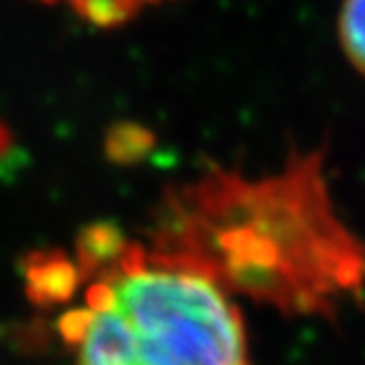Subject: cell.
Listing matches in <instances>:
<instances>
[{"label": "cell", "instance_id": "cell-1", "mask_svg": "<svg viewBox=\"0 0 365 365\" xmlns=\"http://www.w3.org/2000/svg\"><path fill=\"white\" fill-rule=\"evenodd\" d=\"M152 250L287 316H327L365 289V245L332 202L320 150L264 178L211 169L171 192Z\"/></svg>", "mask_w": 365, "mask_h": 365}, {"label": "cell", "instance_id": "cell-2", "mask_svg": "<svg viewBox=\"0 0 365 365\" xmlns=\"http://www.w3.org/2000/svg\"><path fill=\"white\" fill-rule=\"evenodd\" d=\"M76 365H252L237 306L171 254L126 245L60 320Z\"/></svg>", "mask_w": 365, "mask_h": 365}, {"label": "cell", "instance_id": "cell-3", "mask_svg": "<svg viewBox=\"0 0 365 365\" xmlns=\"http://www.w3.org/2000/svg\"><path fill=\"white\" fill-rule=\"evenodd\" d=\"M78 282V266L57 252L34 254L26 264V287L38 304L67 302Z\"/></svg>", "mask_w": 365, "mask_h": 365}, {"label": "cell", "instance_id": "cell-4", "mask_svg": "<svg viewBox=\"0 0 365 365\" xmlns=\"http://www.w3.org/2000/svg\"><path fill=\"white\" fill-rule=\"evenodd\" d=\"M339 41L349 62L365 76V0H344L339 12Z\"/></svg>", "mask_w": 365, "mask_h": 365}, {"label": "cell", "instance_id": "cell-5", "mask_svg": "<svg viewBox=\"0 0 365 365\" xmlns=\"http://www.w3.org/2000/svg\"><path fill=\"white\" fill-rule=\"evenodd\" d=\"M55 3H67L71 10H76L81 17L95 21V24L112 26L133 17L145 5L159 3V0H55Z\"/></svg>", "mask_w": 365, "mask_h": 365}, {"label": "cell", "instance_id": "cell-6", "mask_svg": "<svg viewBox=\"0 0 365 365\" xmlns=\"http://www.w3.org/2000/svg\"><path fill=\"white\" fill-rule=\"evenodd\" d=\"M150 143L152 138L143 128L123 126L116 128L112 138H109V150H112V157L119 159V162H130V159L140 157L150 148Z\"/></svg>", "mask_w": 365, "mask_h": 365}]
</instances>
